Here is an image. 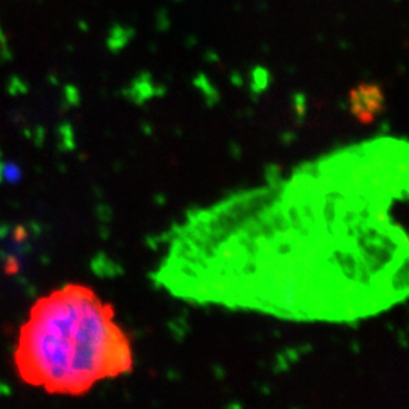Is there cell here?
I'll return each mask as SVG.
<instances>
[{"label":"cell","mask_w":409,"mask_h":409,"mask_svg":"<svg viewBox=\"0 0 409 409\" xmlns=\"http://www.w3.org/2000/svg\"><path fill=\"white\" fill-rule=\"evenodd\" d=\"M406 165L359 150L190 214L153 270L172 297L297 323H356L408 294V236L397 221Z\"/></svg>","instance_id":"cell-1"},{"label":"cell","mask_w":409,"mask_h":409,"mask_svg":"<svg viewBox=\"0 0 409 409\" xmlns=\"http://www.w3.org/2000/svg\"><path fill=\"white\" fill-rule=\"evenodd\" d=\"M14 362L20 379L49 394L84 396L129 374L135 353L115 309L82 284L40 297L20 327Z\"/></svg>","instance_id":"cell-2"},{"label":"cell","mask_w":409,"mask_h":409,"mask_svg":"<svg viewBox=\"0 0 409 409\" xmlns=\"http://www.w3.org/2000/svg\"><path fill=\"white\" fill-rule=\"evenodd\" d=\"M384 109L385 93L378 84L362 82L349 91V111L359 123H373Z\"/></svg>","instance_id":"cell-3"}]
</instances>
